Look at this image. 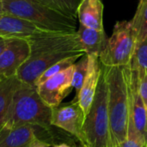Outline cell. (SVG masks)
Instances as JSON below:
<instances>
[{
	"instance_id": "obj_9",
	"label": "cell",
	"mask_w": 147,
	"mask_h": 147,
	"mask_svg": "<svg viewBox=\"0 0 147 147\" xmlns=\"http://www.w3.org/2000/svg\"><path fill=\"white\" fill-rule=\"evenodd\" d=\"M85 115L78 101L53 108L51 124L75 136L84 145L83 126Z\"/></svg>"
},
{
	"instance_id": "obj_33",
	"label": "cell",
	"mask_w": 147,
	"mask_h": 147,
	"mask_svg": "<svg viewBox=\"0 0 147 147\" xmlns=\"http://www.w3.org/2000/svg\"><path fill=\"white\" fill-rule=\"evenodd\" d=\"M2 1H3V0H2Z\"/></svg>"
},
{
	"instance_id": "obj_14",
	"label": "cell",
	"mask_w": 147,
	"mask_h": 147,
	"mask_svg": "<svg viewBox=\"0 0 147 147\" xmlns=\"http://www.w3.org/2000/svg\"><path fill=\"white\" fill-rule=\"evenodd\" d=\"M103 4L101 0H81L78 7L79 24L85 27L103 30Z\"/></svg>"
},
{
	"instance_id": "obj_28",
	"label": "cell",
	"mask_w": 147,
	"mask_h": 147,
	"mask_svg": "<svg viewBox=\"0 0 147 147\" xmlns=\"http://www.w3.org/2000/svg\"><path fill=\"white\" fill-rule=\"evenodd\" d=\"M0 13H3V3H2V0H0Z\"/></svg>"
},
{
	"instance_id": "obj_10",
	"label": "cell",
	"mask_w": 147,
	"mask_h": 147,
	"mask_svg": "<svg viewBox=\"0 0 147 147\" xmlns=\"http://www.w3.org/2000/svg\"><path fill=\"white\" fill-rule=\"evenodd\" d=\"M29 55L30 46L28 39L7 40L5 47L0 53V78L16 76Z\"/></svg>"
},
{
	"instance_id": "obj_26",
	"label": "cell",
	"mask_w": 147,
	"mask_h": 147,
	"mask_svg": "<svg viewBox=\"0 0 147 147\" xmlns=\"http://www.w3.org/2000/svg\"><path fill=\"white\" fill-rule=\"evenodd\" d=\"M108 147H121V145H117V144H115V143L109 142Z\"/></svg>"
},
{
	"instance_id": "obj_29",
	"label": "cell",
	"mask_w": 147,
	"mask_h": 147,
	"mask_svg": "<svg viewBox=\"0 0 147 147\" xmlns=\"http://www.w3.org/2000/svg\"><path fill=\"white\" fill-rule=\"evenodd\" d=\"M145 103H146V128H147V102H146Z\"/></svg>"
},
{
	"instance_id": "obj_4",
	"label": "cell",
	"mask_w": 147,
	"mask_h": 147,
	"mask_svg": "<svg viewBox=\"0 0 147 147\" xmlns=\"http://www.w3.org/2000/svg\"><path fill=\"white\" fill-rule=\"evenodd\" d=\"M3 12L27 20L50 32H77V19L52 9L37 0H3Z\"/></svg>"
},
{
	"instance_id": "obj_17",
	"label": "cell",
	"mask_w": 147,
	"mask_h": 147,
	"mask_svg": "<svg viewBox=\"0 0 147 147\" xmlns=\"http://www.w3.org/2000/svg\"><path fill=\"white\" fill-rule=\"evenodd\" d=\"M131 22L136 32L137 44H139L147 36V0H140L136 13Z\"/></svg>"
},
{
	"instance_id": "obj_1",
	"label": "cell",
	"mask_w": 147,
	"mask_h": 147,
	"mask_svg": "<svg viewBox=\"0 0 147 147\" xmlns=\"http://www.w3.org/2000/svg\"><path fill=\"white\" fill-rule=\"evenodd\" d=\"M28 40L30 55L16 76L21 82L32 86H35L40 75L57 62L75 55L83 56L85 53L77 32L45 31L28 38Z\"/></svg>"
},
{
	"instance_id": "obj_11",
	"label": "cell",
	"mask_w": 147,
	"mask_h": 147,
	"mask_svg": "<svg viewBox=\"0 0 147 147\" xmlns=\"http://www.w3.org/2000/svg\"><path fill=\"white\" fill-rule=\"evenodd\" d=\"M34 23L22 18L0 13V37L9 39H28L38 34L45 32ZM50 32V31H49Z\"/></svg>"
},
{
	"instance_id": "obj_18",
	"label": "cell",
	"mask_w": 147,
	"mask_h": 147,
	"mask_svg": "<svg viewBox=\"0 0 147 147\" xmlns=\"http://www.w3.org/2000/svg\"><path fill=\"white\" fill-rule=\"evenodd\" d=\"M43 5L65 16L78 19V7L80 0H37Z\"/></svg>"
},
{
	"instance_id": "obj_3",
	"label": "cell",
	"mask_w": 147,
	"mask_h": 147,
	"mask_svg": "<svg viewBox=\"0 0 147 147\" xmlns=\"http://www.w3.org/2000/svg\"><path fill=\"white\" fill-rule=\"evenodd\" d=\"M52 112L53 108L42 100L37 88L22 82L14 94L3 126L32 125L47 130L52 126Z\"/></svg>"
},
{
	"instance_id": "obj_13",
	"label": "cell",
	"mask_w": 147,
	"mask_h": 147,
	"mask_svg": "<svg viewBox=\"0 0 147 147\" xmlns=\"http://www.w3.org/2000/svg\"><path fill=\"white\" fill-rule=\"evenodd\" d=\"M35 127L32 125L16 127L3 126L0 129V147H29L37 139Z\"/></svg>"
},
{
	"instance_id": "obj_21",
	"label": "cell",
	"mask_w": 147,
	"mask_h": 147,
	"mask_svg": "<svg viewBox=\"0 0 147 147\" xmlns=\"http://www.w3.org/2000/svg\"><path fill=\"white\" fill-rule=\"evenodd\" d=\"M147 140L146 138L136 129L133 121L128 118V126L127 138L121 147H146Z\"/></svg>"
},
{
	"instance_id": "obj_30",
	"label": "cell",
	"mask_w": 147,
	"mask_h": 147,
	"mask_svg": "<svg viewBox=\"0 0 147 147\" xmlns=\"http://www.w3.org/2000/svg\"><path fill=\"white\" fill-rule=\"evenodd\" d=\"M1 80H2V79H1V78H0V81H1Z\"/></svg>"
},
{
	"instance_id": "obj_19",
	"label": "cell",
	"mask_w": 147,
	"mask_h": 147,
	"mask_svg": "<svg viewBox=\"0 0 147 147\" xmlns=\"http://www.w3.org/2000/svg\"><path fill=\"white\" fill-rule=\"evenodd\" d=\"M89 66V57L86 53H84L80 60L74 64V71L72 77V87L76 90V96L78 95L83 84L84 82L85 77L87 75Z\"/></svg>"
},
{
	"instance_id": "obj_20",
	"label": "cell",
	"mask_w": 147,
	"mask_h": 147,
	"mask_svg": "<svg viewBox=\"0 0 147 147\" xmlns=\"http://www.w3.org/2000/svg\"><path fill=\"white\" fill-rule=\"evenodd\" d=\"M82 57L81 55H75V56H71L66 59H64L59 62H57L56 64H54L53 65L50 66L48 69H47L41 75L40 77L37 79L36 83H35V86L39 85L40 84L43 83L44 81L47 80L48 78H50L51 77L66 70L67 68H69L70 66H71L72 65L75 64V62L80 58Z\"/></svg>"
},
{
	"instance_id": "obj_24",
	"label": "cell",
	"mask_w": 147,
	"mask_h": 147,
	"mask_svg": "<svg viewBox=\"0 0 147 147\" xmlns=\"http://www.w3.org/2000/svg\"><path fill=\"white\" fill-rule=\"evenodd\" d=\"M49 146L47 143L42 141V140H40L38 138L36 140H34V141L30 145L29 147H47Z\"/></svg>"
},
{
	"instance_id": "obj_16",
	"label": "cell",
	"mask_w": 147,
	"mask_h": 147,
	"mask_svg": "<svg viewBox=\"0 0 147 147\" xmlns=\"http://www.w3.org/2000/svg\"><path fill=\"white\" fill-rule=\"evenodd\" d=\"M21 83L16 76L6 78L0 81V129L4 125L14 94Z\"/></svg>"
},
{
	"instance_id": "obj_15",
	"label": "cell",
	"mask_w": 147,
	"mask_h": 147,
	"mask_svg": "<svg viewBox=\"0 0 147 147\" xmlns=\"http://www.w3.org/2000/svg\"><path fill=\"white\" fill-rule=\"evenodd\" d=\"M80 43L87 55L98 56L106 47L108 38L103 30H97L79 24L77 30Z\"/></svg>"
},
{
	"instance_id": "obj_7",
	"label": "cell",
	"mask_w": 147,
	"mask_h": 147,
	"mask_svg": "<svg viewBox=\"0 0 147 147\" xmlns=\"http://www.w3.org/2000/svg\"><path fill=\"white\" fill-rule=\"evenodd\" d=\"M123 69L127 92L129 118L133 121L136 129L147 140L146 109L139 89L138 71L130 65L123 66Z\"/></svg>"
},
{
	"instance_id": "obj_27",
	"label": "cell",
	"mask_w": 147,
	"mask_h": 147,
	"mask_svg": "<svg viewBox=\"0 0 147 147\" xmlns=\"http://www.w3.org/2000/svg\"><path fill=\"white\" fill-rule=\"evenodd\" d=\"M53 147H70L69 146H67L66 144H60V145H58V146H54Z\"/></svg>"
},
{
	"instance_id": "obj_31",
	"label": "cell",
	"mask_w": 147,
	"mask_h": 147,
	"mask_svg": "<svg viewBox=\"0 0 147 147\" xmlns=\"http://www.w3.org/2000/svg\"><path fill=\"white\" fill-rule=\"evenodd\" d=\"M83 147H84V146H83Z\"/></svg>"
},
{
	"instance_id": "obj_23",
	"label": "cell",
	"mask_w": 147,
	"mask_h": 147,
	"mask_svg": "<svg viewBox=\"0 0 147 147\" xmlns=\"http://www.w3.org/2000/svg\"><path fill=\"white\" fill-rule=\"evenodd\" d=\"M139 78V89L140 95L144 100L147 102V70L146 69H137Z\"/></svg>"
},
{
	"instance_id": "obj_25",
	"label": "cell",
	"mask_w": 147,
	"mask_h": 147,
	"mask_svg": "<svg viewBox=\"0 0 147 147\" xmlns=\"http://www.w3.org/2000/svg\"><path fill=\"white\" fill-rule=\"evenodd\" d=\"M6 43H7V40H5V39H3V38H1V37H0V53H2V51L4 49Z\"/></svg>"
},
{
	"instance_id": "obj_12",
	"label": "cell",
	"mask_w": 147,
	"mask_h": 147,
	"mask_svg": "<svg viewBox=\"0 0 147 147\" xmlns=\"http://www.w3.org/2000/svg\"><path fill=\"white\" fill-rule=\"evenodd\" d=\"M88 57L89 66L87 75L78 95L74 99L75 101L78 102L85 115L88 114L91 103L93 102L102 70L101 62L99 60L98 56L88 55Z\"/></svg>"
},
{
	"instance_id": "obj_8",
	"label": "cell",
	"mask_w": 147,
	"mask_h": 147,
	"mask_svg": "<svg viewBox=\"0 0 147 147\" xmlns=\"http://www.w3.org/2000/svg\"><path fill=\"white\" fill-rule=\"evenodd\" d=\"M73 71L74 65L36 86L40 96L51 108L60 105L62 100L73 89Z\"/></svg>"
},
{
	"instance_id": "obj_2",
	"label": "cell",
	"mask_w": 147,
	"mask_h": 147,
	"mask_svg": "<svg viewBox=\"0 0 147 147\" xmlns=\"http://www.w3.org/2000/svg\"><path fill=\"white\" fill-rule=\"evenodd\" d=\"M102 71L104 74L108 90L109 142L121 145L127 138L129 118L124 69L123 66H105L102 65Z\"/></svg>"
},
{
	"instance_id": "obj_32",
	"label": "cell",
	"mask_w": 147,
	"mask_h": 147,
	"mask_svg": "<svg viewBox=\"0 0 147 147\" xmlns=\"http://www.w3.org/2000/svg\"><path fill=\"white\" fill-rule=\"evenodd\" d=\"M80 1H81V0H80Z\"/></svg>"
},
{
	"instance_id": "obj_6",
	"label": "cell",
	"mask_w": 147,
	"mask_h": 147,
	"mask_svg": "<svg viewBox=\"0 0 147 147\" xmlns=\"http://www.w3.org/2000/svg\"><path fill=\"white\" fill-rule=\"evenodd\" d=\"M137 44L136 32L131 21L117 22L106 47L99 55L105 66H126L131 63Z\"/></svg>"
},
{
	"instance_id": "obj_22",
	"label": "cell",
	"mask_w": 147,
	"mask_h": 147,
	"mask_svg": "<svg viewBox=\"0 0 147 147\" xmlns=\"http://www.w3.org/2000/svg\"><path fill=\"white\" fill-rule=\"evenodd\" d=\"M128 65L136 70L140 68L147 70V36L136 45L133 59Z\"/></svg>"
},
{
	"instance_id": "obj_5",
	"label": "cell",
	"mask_w": 147,
	"mask_h": 147,
	"mask_svg": "<svg viewBox=\"0 0 147 147\" xmlns=\"http://www.w3.org/2000/svg\"><path fill=\"white\" fill-rule=\"evenodd\" d=\"M83 134L84 147H108L109 139L108 90L102 70L93 102L84 118Z\"/></svg>"
}]
</instances>
